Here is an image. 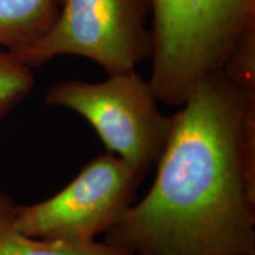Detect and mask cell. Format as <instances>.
<instances>
[{
	"label": "cell",
	"mask_w": 255,
	"mask_h": 255,
	"mask_svg": "<svg viewBox=\"0 0 255 255\" xmlns=\"http://www.w3.org/2000/svg\"><path fill=\"white\" fill-rule=\"evenodd\" d=\"M254 96L222 71L203 78L171 116L150 190L103 242L131 255H255V189L239 148Z\"/></svg>",
	"instance_id": "cell-1"
},
{
	"label": "cell",
	"mask_w": 255,
	"mask_h": 255,
	"mask_svg": "<svg viewBox=\"0 0 255 255\" xmlns=\"http://www.w3.org/2000/svg\"><path fill=\"white\" fill-rule=\"evenodd\" d=\"M151 15L149 83L159 102L181 107L255 26V0H151Z\"/></svg>",
	"instance_id": "cell-2"
},
{
	"label": "cell",
	"mask_w": 255,
	"mask_h": 255,
	"mask_svg": "<svg viewBox=\"0 0 255 255\" xmlns=\"http://www.w3.org/2000/svg\"><path fill=\"white\" fill-rule=\"evenodd\" d=\"M150 83L135 71L109 75L100 83L66 81L47 90V107L72 110L94 128L111 154L142 176L156 167L171 129Z\"/></svg>",
	"instance_id": "cell-3"
},
{
	"label": "cell",
	"mask_w": 255,
	"mask_h": 255,
	"mask_svg": "<svg viewBox=\"0 0 255 255\" xmlns=\"http://www.w3.org/2000/svg\"><path fill=\"white\" fill-rule=\"evenodd\" d=\"M151 0H65L45 36L14 53L28 68L58 56L94 60L108 75L135 71L152 55Z\"/></svg>",
	"instance_id": "cell-4"
},
{
	"label": "cell",
	"mask_w": 255,
	"mask_h": 255,
	"mask_svg": "<svg viewBox=\"0 0 255 255\" xmlns=\"http://www.w3.org/2000/svg\"><path fill=\"white\" fill-rule=\"evenodd\" d=\"M143 177L116 155H98L53 196L17 206L14 227L31 238L94 241L135 203Z\"/></svg>",
	"instance_id": "cell-5"
},
{
	"label": "cell",
	"mask_w": 255,
	"mask_h": 255,
	"mask_svg": "<svg viewBox=\"0 0 255 255\" xmlns=\"http://www.w3.org/2000/svg\"><path fill=\"white\" fill-rule=\"evenodd\" d=\"M57 0H0V47L17 53L49 32L58 19Z\"/></svg>",
	"instance_id": "cell-6"
},
{
	"label": "cell",
	"mask_w": 255,
	"mask_h": 255,
	"mask_svg": "<svg viewBox=\"0 0 255 255\" xmlns=\"http://www.w3.org/2000/svg\"><path fill=\"white\" fill-rule=\"evenodd\" d=\"M0 255H131L97 241H62L31 238L17 229L0 239Z\"/></svg>",
	"instance_id": "cell-7"
},
{
	"label": "cell",
	"mask_w": 255,
	"mask_h": 255,
	"mask_svg": "<svg viewBox=\"0 0 255 255\" xmlns=\"http://www.w3.org/2000/svg\"><path fill=\"white\" fill-rule=\"evenodd\" d=\"M33 85L31 68L14 53L0 51V117L20 103Z\"/></svg>",
	"instance_id": "cell-8"
},
{
	"label": "cell",
	"mask_w": 255,
	"mask_h": 255,
	"mask_svg": "<svg viewBox=\"0 0 255 255\" xmlns=\"http://www.w3.org/2000/svg\"><path fill=\"white\" fill-rule=\"evenodd\" d=\"M221 71L238 87L255 91V26L242 34Z\"/></svg>",
	"instance_id": "cell-9"
},
{
	"label": "cell",
	"mask_w": 255,
	"mask_h": 255,
	"mask_svg": "<svg viewBox=\"0 0 255 255\" xmlns=\"http://www.w3.org/2000/svg\"><path fill=\"white\" fill-rule=\"evenodd\" d=\"M17 206L7 194L0 191V239L14 231Z\"/></svg>",
	"instance_id": "cell-10"
}]
</instances>
